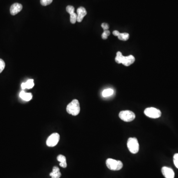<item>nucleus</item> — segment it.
<instances>
[{
	"label": "nucleus",
	"mask_w": 178,
	"mask_h": 178,
	"mask_svg": "<svg viewBox=\"0 0 178 178\" xmlns=\"http://www.w3.org/2000/svg\"><path fill=\"white\" fill-rule=\"evenodd\" d=\"M135 61V57L132 55H129L127 57L123 56L121 52H118L116 54L115 61L117 64H122L126 66H129L132 64Z\"/></svg>",
	"instance_id": "1"
},
{
	"label": "nucleus",
	"mask_w": 178,
	"mask_h": 178,
	"mask_svg": "<svg viewBox=\"0 0 178 178\" xmlns=\"http://www.w3.org/2000/svg\"><path fill=\"white\" fill-rule=\"evenodd\" d=\"M66 111L69 114L73 116L77 115L80 111L79 101L77 99L73 100L66 107Z\"/></svg>",
	"instance_id": "2"
},
{
	"label": "nucleus",
	"mask_w": 178,
	"mask_h": 178,
	"mask_svg": "<svg viewBox=\"0 0 178 178\" xmlns=\"http://www.w3.org/2000/svg\"><path fill=\"white\" fill-rule=\"evenodd\" d=\"M106 165L108 168L113 171H118L122 168L123 163L120 160H116L111 158L106 160Z\"/></svg>",
	"instance_id": "3"
},
{
	"label": "nucleus",
	"mask_w": 178,
	"mask_h": 178,
	"mask_svg": "<svg viewBox=\"0 0 178 178\" xmlns=\"http://www.w3.org/2000/svg\"><path fill=\"white\" fill-rule=\"evenodd\" d=\"M127 146L129 150L133 154L138 153L139 151V144L137 138H130L127 142Z\"/></svg>",
	"instance_id": "4"
},
{
	"label": "nucleus",
	"mask_w": 178,
	"mask_h": 178,
	"mask_svg": "<svg viewBox=\"0 0 178 178\" xmlns=\"http://www.w3.org/2000/svg\"><path fill=\"white\" fill-rule=\"evenodd\" d=\"M119 116L122 120L127 122L132 121L136 117L135 114L130 111H121L119 114Z\"/></svg>",
	"instance_id": "5"
},
{
	"label": "nucleus",
	"mask_w": 178,
	"mask_h": 178,
	"mask_svg": "<svg viewBox=\"0 0 178 178\" xmlns=\"http://www.w3.org/2000/svg\"><path fill=\"white\" fill-rule=\"evenodd\" d=\"M144 113L146 116L151 118H158L161 115L160 110L155 108H147L144 111Z\"/></svg>",
	"instance_id": "6"
},
{
	"label": "nucleus",
	"mask_w": 178,
	"mask_h": 178,
	"mask_svg": "<svg viewBox=\"0 0 178 178\" xmlns=\"http://www.w3.org/2000/svg\"><path fill=\"white\" fill-rule=\"evenodd\" d=\"M59 138L60 136L58 133H53L47 139L46 142L47 145L50 147L55 146L59 142Z\"/></svg>",
	"instance_id": "7"
},
{
	"label": "nucleus",
	"mask_w": 178,
	"mask_h": 178,
	"mask_svg": "<svg viewBox=\"0 0 178 178\" xmlns=\"http://www.w3.org/2000/svg\"><path fill=\"white\" fill-rule=\"evenodd\" d=\"M162 173L165 178H174L175 173L172 169L167 167H163L162 168Z\"/></svg>",
	"instance_id": "8"
},
{
	"label": "nucleus",
	"mask_w": 178,
	"mask_h": 178,
	"mask_svg": "<svg viewBox=\"0 0 178 178\" xmlns=\"http://www.w3.org/2000/svg\"><path fill=\"white\" fill-rule=\"evenodd\" d=\"M22 5L19 3H14L11 5L10 8V13L11 15H15L22 10Z\"/></svg>",
	"instance_id": "9"
},
{
	"label": "nucleus",
	"mask_w": 178,
	"mask_h": 178,
	"mask_svg": "<svg viewBox=\"0 0 178 178\" xmlns=\"http://www.w3.org/2000/svg\"><path fill=\"white\" fill-rule=\"evenodd\" d=\"M77 21L78 22H81L83 20V18L86 16L87 12L86 9L83 7H81L78 8L77 10Z\"/></svg>",
	"instance_id": "10"
},
{
	"label": "nucleus",
	"mask_w": 178,
	"mask_h": 178,
	"mask_svg": "<svg viewBox=\"0 0 178 178\" xmlns=\"http://www.w3.org/2000/svg\"><path fill=\"white\" fill-rule=\"evenodd\" d=\"M34 86V83L33 79H29L25 83H22L21 86L22 90H24L25 89H32Z\"/></svg>",
	"instance_id": "11"
},
{
	"label": "nucleus",
	"mask_w": 178,
	"mask_h": 178,
	"mask_svg": "<svg viewBox=\"0 0 178 178\" xmlns=\"http://www.w3.org/2000/svg\"><path fill=\"white\" fill-rule=\"evenodd\" d=\"M50 175L52 178H59L61 177V173L59 171V169L57 166H54L53 168V172L51 173Z\"/></svg>",
	"instance_id": "12"
},
{
	"label": "nucleus",
	"mask_w": 178,
	"mask_h": 178,
	"mask_svg": "<svg viewBox=\"0 0 178 178\" xmlns=\"http://www.w3.org/2000/svg\"><path fill=\"white\" fill-rule=\"evenodd\" d=\"M20 97L21 98L25 101H30L32 98V94L31 93H27L23 91H22L20 92Z\"/></svg>",
	"instance_id": "13"
},
{
	"label": "nucleus",
	"mask_w": 178,
	"mask_h": 178,
	"mask_svg": "<svg viewBox=\"0 0 178 178\" xmlns=\"http://www.w3.org/2000/svg\"><path fill=\"white\" fill-rule=\"evenodd\" d=\"M118 38L120 40L123 41H126L128 40L129 38V34L127 33H120L118 35Z\"/></svg>",
	"instance_id": "14"
},
{
	"label": "nucleus",
	"mask_w": 178,
	"mask_h": 178,
	"mask_svg": "<svg viewBox=\"0 0 178 178\" xmlns=\"http://www.w3.org/2000/svg\"><path fill=\"white\" fill-rule=\"evenodd\" d=\"M114 91L113 90L111 89H105L102 92V97L106 98V97H109L111 95H112Z\"/></svg>",
	"instance_id": "15"
},
{
	"label": "nucleus",
	"mask_w": 178,
	"mask_h": 178,
	"mask_svg": "<svg viewBox=\"0 0 178 178\" xmlns=\"http://www.w3.org/2000/svg\"><path fill=\"white\" fill-rule=\"evenodd\" d=\"M70 20L71 23L75 24L77 21V14L76 13H73L70 14Z\"/></svg>",
	"instance_id": "16"
},
{
	"label": "nucleus",
	"mask_w": 178,
	"mask_h": 178,
	"mask_svg": "<svg viewBox=\"0 0 178 178\" xmlns=\"http://www.w3.org/2000/svg\"><path fill=\"white\" fill-rule=\"evenodd\" d=\"M111 34V32L108 30H104V33H102L101 37L104 40L108 39V37Z\"/></svg>",
	"instance_id": "17"
},
{
	"label": "nucleus",
	"mask_w": 178,
	"mask_h": 178,
	"mask_svg": "<svg viewBox=\"0 0 178 178\" xmlns=\"http://www.w3.org/2000/svg\"><path fill=\"white\" fill-rule=\"evenodd\" d=\"M53 1V0H41L40 3L42 6H46L51 4Z\"/></svg>",
	"instance_id": "18"
},
{
	"label": "nucleus",
	"mask_w": 178,
	"mask_h": 178,
	"mask_svg": "<svg viewBox=\"0 0 178 178\" xmlns=\"http://www.w3.org/2000/svg\"><path fill=\"white\" fill-rule=\"evenodd\" d=\"M57 160L58 161L60 162V163H63V162H66V158L62 155H59L57 157Z\"/></svg>",
	"instance_id": "19"
},
{
	"label": "nucleus",
	"mask_w": 178,
	"mask_h": 178,
	"mask_svg": "<svg viewBox=\"0 0 178 178\" xmlns=\"http://www.w3.org/2000/svg\"><path fill=\"white\" fill-rule=\"evenodd\" d=\"M66 11L68 14H70L74 13L75 8L74 7L72 6H67L66 8Z\"/></svg>",
	"instance_id": "20"
},
{
	"label": "nucleus",
	"mask_w": 178,
	"mask_h": 178,
	"mask_svg": "<svg viewBox=\"0 0 178 178\" xmlns=\"http://www.w3.org/2000/svg\"><path fill=\"white\" fill-rule=\"evenodd\" d=\"M173 161L176 167L178 169V153H176L173 157Z\"/></svg>",
	"instance_id": "21"
},
{
	"label": "nucleus",
	"mask_w": 178,
	"mask_h": 178,
	"mask_svg": "<svg viewBox=\"0 0 178 178\" xmlns=\"http://www.w3.org/2000/svg\"><path fill=\"white\" fill-rule=\"evenodd\" d=\"M5 67V63L3 59L0 58V73L3 71Z\"/></svg>",
	"instance_id": "22"
},
{
	"label": "nucleus",
	"mask_w": 178,
	"mask_h": 178,
	"mask_svg": "<svg viewBox=\"0 0 178 178\" xmlns=\"http://www.w3.org/2000/svg\"><path fill=\"white\" fill-rule=\"evenodd\" d=\"M101 27H102V28H103L104 30H107L109 29V26H108V24L106 23H103L101 24Z\"/></svg>",
	"instance_id": "23"
},
{
	"label": "nucleus",
	"mask_w": 178,
	"mask_h": 178,
	"mask_svg": "<svg viewBox=\"0 0 178 178\" xmlns=\"http://www.w3.org/2000/svg\"><path fill=\"white\" fill-rule=\"evenodd\" d=\"M59 165L61 166V167H63V168H66L67 167V163H66V162H63V163H60Z\"/></svg>",
	"instance_id": "24"
},
{
	"label": "nucleus",
	"mask_w": 178,
	"mask_h": 178,
	"mask_svg": "<svg viewBox=\"0 0 178 178\" xmlns=\"http://www.w3.org/2000/svg\"><path fill=\"white\" fill-rule=\"evenodd\" d=\"M112 33H113V35L114 36H118L120 32H119L118 31L115 30L113 31Z\"/></svg>",
	"instance_id": "25"
}]
</instances>
